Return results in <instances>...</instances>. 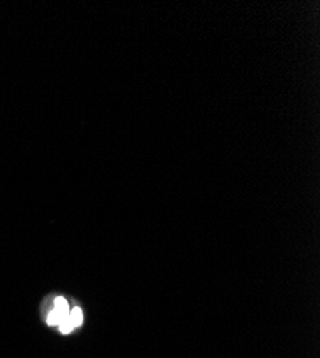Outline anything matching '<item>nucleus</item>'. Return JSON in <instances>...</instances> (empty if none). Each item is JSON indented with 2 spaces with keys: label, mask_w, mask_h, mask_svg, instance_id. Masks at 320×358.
Wrapping results in <instances>:
<instances>
[{
  "label": "nucleus",
  "mask_w": 320,
  "mask_h": 358,
  "mask_svg": "<svg viewBox=\"0 0 320 358\" xmlns=\"http://www.w3.org/2000/svg\"><path fill=\"white\" fill-rule=\"evenodd\" d=\"M55 310H57L60 313H64V314H69V304L67 303V300L65 298H62V296H60V298H56L55 300Z\"/></svg>",
  "instance_id": "1"
},
{
  "label": "nucleus",
  "mask_w": 320,
  "mask_h": 358,
  "mask_svg": "<svg viewBox=\"0 0 320 358\" xmlns=\"http://www.w3.org/2000/svg\"><path fill=\"white\" fill-rule=\"evenodd\" d=\"M60 327V330H61V333H64V334H68V333H71L74 328H75V325H74V322L71 321V318H69V315L67 317V318H64L62 321H61V324L57 325Z\"/></svg>",
  "instance_id": "2"
},
{
  "label": "nucleus",
  "mask_w": 320,
  "mask_h": 358,
  "mask_svg": "<svg viewBox=\"0 0 320 358\" xmlns=\"http://www.w3.org/2000/svg\"><path fill=\"white\" fill-rule=\"evenodd\" d=\"M69 318H71V321L74 322V325L75 327H78V325H81L82 324V321H83V315H82V311H81V308H74L72 311H69Z\"/></svg>",
  "instance_id": "3"
}]
</instances>
